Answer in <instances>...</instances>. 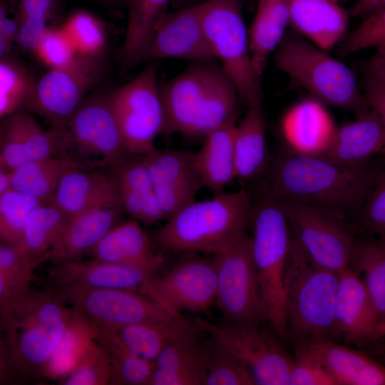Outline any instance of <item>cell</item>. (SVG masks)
I'll use <instances>...</instances> for the list:
<instances>
[{
  "label": "cell",
  "mask_w": 385,
  "mask_h": 385,
  "mask_svg": "<svg viewBox=\"0 0 385 385\" xmlns=\"http://www.w3.org/2000/svg\"><path fill=\"white\" fill-rule=\"evenodd\" d=\"M68 217L52 203L36 207L26 222L19 251L31 260H48Z\"/></svg>",
  "instance_id": "38"
},
{
  "label": "cell",
  "mask_w": 385,
  "mask_h": 385,
  "mask_svg": "<svg viewBox=\"0 0 385 385\" xmlns=\"http://www.w3.org/2000/svg\"><path fill=\"white\" fill-rule=\"evenodd\" d=\"M290 24L324 51L332 48L345 35L349 17L330 0H287Z\"/></svg>",
  "instance_id": "27"
},
{
  "label": "cell",
  "mask_w": 385,
  "mask_h": 385,
  "mask_svg": "<svg viewBox=\"0 0 385 385\" xmlns=\"http://www.w3.org/2000/svg\"><path fill=\"white\" fill-rule=\"evenodd\" d=\"M236 179L245 182L257 176L267 164L266 124L262 103L248 106L235 135Z\"/></svg>",
  "instance_id": "32"
},
{
  "label": "cell",
  "mask_w": 385,
  "mask_h": 385,
  "mask_svg": "<svg viewBox=\"0 0 385 385\" xmlns=\"http://www.w3.org/2000/svg\"><path fill=\"white\" fill-rule=\"evenodd\" d=\"M117 182L120 206L134 220L148 225L165 220L141 156L110 166Z\"/></svg>",
  "instance_id": "28"
},
{
  "label": "cell",
  "mask_w": 385,
  "mask_h": 385,
  "mask_svg": "<svg viewBox=\"0 0 385 385\" xmlns=\"http://www.w3.org/2000/svg\"><path fill=\"white\" fill-rule=\"evenodd\" d=\"M363 93L369 108L378 115L385 131V83L365 79Z\"/></svg>",
  "instance_id": "53"
},
{
  "label": "cell",
  "mask_w": 385,
  "mask_h": 385,
  "mask_svg": "<svg viewBox=\"0 0 385 385\" xmlns=\"http://www.w3.org/2000/svg\"><path fill=\"white\" fill-rule=\"evenodd\" d=\"M354 120L337 128L327 148L319 156L335 163L362 168L385 148V131L378 115L369 108Z\"/></svg>",
  "instance_id": "25"
},
{
  "label": "cell",
  "mask_w": 385,
  "mask_h": 385,
  "mask_svg": "<svg viewBox=\"0 0 385 385\" xmlns=\"http://www.w3.org/2000/svg\"><path fill=\"white\" fill-rule=\"evenodd\" d=\"M215 304L230 324H260L266 319L252 252L246 232L233 246L215 255Z\"/></svg>",
  "instance_id": "13"
},
{
  "label": "cell",
  "mask_w": 385,
  "mask_h": 385,
  "mask_svg": "<svg viewBox=\"0 0 385 385\" xmlns=\"http://www.w3.org/2000/svg\"><path fill=\"white\" fill-rule=\"evenodd\" d=\"M166 58L195 62L215 58L205 34L197 6L167 14L158 26L142 61Z\"/></svg>",
  "instance_id": "20"
},
{
  "label": "cell",
  "mask_w": 385,
  "mask_h": 385,
  "mask_svg": "<svg viewBox=\"0 0 385 385\" xmlns=\"http://www.w3.org/2000/svg\"><path fill=\"white\" fill-rule=\"evenodd\" d=\"M170 0H129V11L119 61L130 68L142 62L158 26L167 15Z\"/></svg>",
  "instance_id": "34"
},
{
  "label": "cell",
  "mask_w": 385,
  "mask_h": 385,
  "mask_svg": "<svg viewBox=\"0 0 385 385\" xmlns=\"http://www.w3.org/2000/svg\"><path fill=\"white\" fill-rule=\"evenodd\" d=\"M45 204L31 195L13 190L0 196V239L1 243L18 247L31 212Z\"/></svg>",
  "instance_id": "44"
},
{
  "label": "cell",
  "mask_w": 385,
  "mask_h": 385,
  "mask_svg": "<svg viewBox=\"0 0 385 385\" xmlns=\"http://www.w3.org/2000/svg\"><path fill=\"white\" fill-rule=\"evenodd\" d=\"M365 79L385 83V43L377 47L376 52L364 66Z\"/></svg>",
  "instance_id": "54"
},
{
  "label": "cell",
  "mask_w": 385,
  "mask_h": 385,
  "mask_svg": "<svg viewBox=\"0 0 385 385\" xmlns=\"http://www.w3.org/2000/svg\"><path fill=\"white\" fill-rule=\"evenodd\" d=\"M384 173L370 165L351 168L319 155H279L266 190L278 198L301 201L343 217L359 213Z\"/></svg>",
  "instance_id": "2"
},
{
  "label": "cell",
  "mask_w": 385,
  "mask_h": 385,
  "mask_svg": "<svg viewBox=\"0 0 385 385\" xmlns=\"http://www.w3.org/2000/svg\"><path fill=\"white\" fill-rule=\"evenodd\" d=\"M208 43L247 106L262 103L260 76L251 58L241 0H207L197 5Z\"/></svg>",
  "instance_id": "8"
},
{
  "label": "cell",
  "mask_w": 385,
  "mask_h": 385,
  "mask_svg": "<svg viewBox=\"0 0 385 385\" xmlns=\"http://www.w3.org/2000/svg\"><path fill=\"white\" fill-rule=\"evenodd\" d=\"M307 345L338 385H385V365L364 351L325 339Z\"/></svg>",
  "instance_id": "29"
},
{
  "label": "cell",
  "mask_w": 385,
  "mask_h": 385,
  "mask_svg": "<svg viewBox=\"0 0 385 385\" xmlns=\"http://www.w3.org/2000/svg\"><path fill=\"white\" fill-rule=\"evenodd\" d=\"M237 118L209 133L201 148L196 152V161L203 188L216 193L236 179L235 135Z\"/></svg>",
  "instance_id": "30"
},
{
  "label": "cell",
  "mask_w": 385,
  "mask_h": 385,
  "mask_svg": "<svg viewBox=\"0 0 385 385\" xmlns=\"http://www.w3.org/2000/svg\"><path fill=\"white\" fill-rule=\"evenodd\" d=\"M381 353V355H382L381 359H382L383 361L385 363V346H384L383 351Z\"/></svg>",
  "instance_id": "60"
},
{
  "label": "cell",
  "mask_w": 385,
  "mask_h": 385,
  "mask_svg": "<svg viewBox=\"0 0 385 385\" xmlns=\"http://www.w3.org/2000/svg\"><path fill=\"white\" fill-rule=\"evenodd\" d=\"M217 271L215 258L190 257L163 275L145 281L139 291L178 317L183 312L209 313L215 304Z\"/></svg>",
  "instance_id": "16"
},
{
  "label": "cell",
  "mask_w": 385,
  "mask_h": 385,
  "mask_svg": "<svg viewBox=\"0 0 385 385\" xmlns=\"http://www.w3.org/2000/svg\"><path fill=\"white\" fill-rule=\"evenodd\" d=\"M93 340V326L74 312L73 319L56 349L45 376L63 378L76 366Z\"/></svg>",
  "instance_id": "42"
},
{
  "label": "cell",
  "mask_w": 385,
  "mask_h": 385,
  "mask_svg": "<svg viewBox=\"0 0 385 385\" xmlns=\"http://www.w3.org/2000/svg\"><path fill=\"white\" fill-rule=\"evenodd\" d=\"M278 199L292 233L315 263L336 272L348 267L356 237L345 217L307 202Z\"/></svg>",
  "instance_id": "12"
},
{
  "label": "cell",
  "mask_w": 385,
  "mask_h": 385,
  "mask_svg": "<svg viewBox=\"0 0 385 385\" xmlns=\"http://www.w3.org/2000/svg\"><path fill=\"white\" fill-rule=\"evenodd\" d=\"M94 339L106 354L112 367V384L147 385L153 361L128 351L108 328L94 327Z\"/></svg>",
  "instance_id": "39"
},
{
  "label": "cell",
  "mask_w": 385,
  "mask_h": 385,
  "mask_svg": "<svg viewBox=\"0 0 385 385\" xmlns=\"http://www.w3.org/2000/svg\"><path fill=\"white\" fill-rule=\"evenodd\" d=\"M54 26L46 23L24 21L19 23L16 43L19 48L34 55L48 29Z\"/></svg>",
  "instance_id": "52"
},
{
  "label": "cell",
  "mask_w": 385,
  "mask_h": 385,
  "mask_svg": "<svg viewBox=\"0 0 385 385\" xmlns=\"http://www.w3.org/2000/svg\"><path fill=\"white\" fill-rule=\"evenodd\" d=\"M196 328L193 322L191 324L186 320L181 322H141L108 329L131 353L154 362L169 341Z\"/></svg>",
  "instance_id": "37"
},
{
  "label": "cell",
  "mask_w": 385,
  "mask_h": 385,
  "mask_svg": "<svg viewBox=\"0 0 385 385\" xmlns=\"http://www.w3.org/2000/svg\"><path fill=\"white\" fill-rule=\"evenodd\" d=\"M54 289L66 305L94 327L117 328L141 322L186 321L138 289L80 287Z\"/></svg>",
  "instance_id": "11"
},
{
  "label": "cell",
  "mask_w": 385,
  "mask_h": 385,
  "mask_svg": "<svg viewBox=\"0 0 385 385\" xmlns=\"http://www.w3.org/2000/svg\"><path fill=\"white\" fill-rule=\"evenodd\" d=\"M139 222L134 219L118 222L88 253L94 259L115 263L164 264Z\"/></svg>",
  "instance_id": "31"
},
{
  "label": "cell",
  "mask_w": 385,
  "mask_h": 385,
  "mask_svg": "<svg viewBox=\"0 0 385 385\" xmlns=\"http://www.w3.org/2000/svg\"><path fill=\"white\" fill-rule=\"evenodd\" d=\"M164 135L203 137L237 117L238 91L224 71L207 61L195 62L160 87Z\"/></svg>",
  "instance_id": "3"
},
{
  "label": "cell",
  "mask_w": 385,
  "mask_h": 385,
  "mask_svg": "<svg viewBox=\"0 0 385 385\" xmlns=\"http://www.w3.org/2000/svg\"><path fill=\"white\" fill-rule=\"evenodd\" d=\"M192 322L245 364L256 384L289 385L294 359L260 324H217L200 317L192 319Z\"/></svg>",
  "instance_id": "14"
},
{
  "label": "cell",
  "mask_w": 385,
  "mask_h": 385,
  "mask_svg": "<svg viewBox=\"0 0 385 385\" xmlns=\"http://www.w3.org/2000/svg\"><path fill=\"white\" fill-rule=\"evenodd\" d=\"M141 159L165 220L195 200L203 188L196 152L155 148Z\"/></svg>",
  "instance_id": "18"
},
{
  "label": "cell",
  "mask_w": 385,
  "mask_h": 385,
  "mask_svg": "<svg viewBox=\"0 0 385 385\" xmlns=\"http://www.w3.org/2000/svg\"><path fill=\"white\" fill-rule=\"evenodd\" d=\"M42 262L23 255L16 246L0 245V308L30 289L34 271Z\"/></svg>",
  "instance_id": "41"
},
{
  "label": "cell",
  "mask_w": 385,
  "mask_h": 385,
  "mask_svg": "<svg viewBox=\"0 0 385 385\" xmlns=\"http://www.w3.org/2000/svg\"><path fill=\"white\" fill-rule=\"evenodd\" d=\"M384 151L385 152V148L384 149Z\"/></svg>",
  "instance_id": "63"
},
{
  "label": "cell",
  "mask_w": 385,
  "mask_h": 385,
  "mask_svg": "<svg viewBox=\"0 0 385 385\" xmlns=\"http://www.w3.org/2000/svg\"><path fill=\"white\" fill-rule=\"evenodd\" d=\"M78 54L59 26L48 29L34 53L37 60L48 69L66 67L75 60Z\"/></svg>",
  "instance_id": "48"
},
{
  "label": "cell",
  "mask_w": 385,
  "mask_h": 385,
  "mask_svg": "<svg viewBox=\"0 0 385 385\" xmlns=\"http://www.w3.org/2000/svg\"><path fill=\"white\" fill-rule=\"evenodd\" d=\"M112 367L109 359L94 339L78 363L62 378L64 385H102L111 384Z\"/></svg>",
  "instance_id": "46"
},
{
  "label": "cell",
  "mask_w": 385,
  "mask_h": 385,
  "mask_svg": "<svg viewBox=\"0 0 385 385\" xmlns=\"http://www.w3.org/2000/svg\"><path fill=\"white\" fill-rule=\"evenodd\" d=\"M348 267L364 274V282L379 316L381 336L385 325V240L374 236L356 238Z\"/></svg>",
  "instance_id": "36"
},
{
  "label": "cell",
  "mask_w": 385,
  "mask_h": 385,
  "mask_svg": "<svg viewBox=\"0 0 385 385\" xmlns=\"http://www.w3.org/2000/svg\"><path fill=\"white\" fill-rule=\"evenodd\" d=\"M68 151L93 168L109 167L126 158L119 128L108 93L88 96L66 126Z\"/></svg>",
  "instance_id": "15"
},
{
  "label": "cell",
  "mask_w": 385,
  "mask_h": 385,
  "mask_svg": "<svg viewBox=\"0 0 385 385\" xmlns=\"http://www.w3.org/2000/svg\"><path fill=\"white\" fill-rule=\"evenodd\" d=\"M379 314L364 280L349 267L339 272L335 304V336L346 344L365 346L380 339Z\"/></svg>",
  "instance_id": "19"
},
{
  "label": "cell",
  "mask_w": 385,
  "mask_h": 385,
  "mask_svg": "<svg viewBox=\"0 0 385 385\" xmlns=\"http://www.w3.org/2000/svg\"><path fill=\"white\" fill-rule=\"evenodd\" d=\"M163 264H123L93 259L57 263L51 276L56 289L63 287L139 289L158 274Z\"/></svg>",
  "instance_id": "21"
},
{
  "label": "cell",
  "mask_w": 385,
  "mask_h": 385,
  "mask_svg": "<svg viewBox=\"0 0 385 385\" xmlns=\"http://www.w3.org/2000/svg\"><path fill=\"white\" fill-rule=\"evenodd\" d=\"M99 168L74 169L68 172L50 203L68 218L93 209L121 207L116 180L111 173Z\"/></svg>",
  "instance_id": "22"
},
{
  "label": "cell",
  "mask_w": 385,
  "mask_h": 385,
  "mask_svg": "<svg viewBox=\"0 0 385 385\" xmlns=\"http://www.w3.org/2000/svg\"><path fill=\"white\" fill-rule=\"evenodd\" d=\"M385 9V0H357L352 14L363 19Z\"/></svg>",
  "instance_id": "56"
},
{
  "label": "cell",
  "mask_w": 385,
  "mask_h": 385,
  "mask_svg": "<svg viewBox=\"0 0 385 385\" xmlns=\"http://www.w3.org/2000/svg\"><path fill=\"white\" fill-rule=\"evenodd\" d=\"M4 331L1 372L24 379L45 376L48 364L70 326L73 310L55 289L27 290L0 309Z\"/></svg>",
  "instance_id": "1"
},
{
  "label": "cell",
  "mask_w": 385,
  "mask_h": 385,
  "mask_svg": "<svg viewBox=\"0 0 385 385\" xmlns=\"http://www.w3.org/2000/svg\"><path fill=\"white\" fill-rule=\"evenodd\" d=\"M298 32L285 34L274 55L277 68L324 104L361 113L369 108L355 76Z\"/></svg>",
  "instance_id": "7"
},
{
  "label": "cell",
  "mask_w": 385,
  "mask_h": 385,
  "mask_svg": "<svg viewBox=\"0 0 385 385\" xmlns=\"http://www.w3.org/2000/svg\"><path fill=\"white\" fill-rule=\"evenodd\" d=\"M66 127L43 128L23 110L7 115L0 125V168L13 171L21 165L53 156H67Z\"/></svg>",
  "instance_id": "17"
},
{
  "label": "cell",
  "mask_w": 385,
  "mask_h": 385,
  "mask_svg": "<svg viewBox=\"0 0 385 385\" xmlns=\"http://www.w3.org/2000/svg\"><path fill=\"white\" fill-rule=\"evenodd\" d=\"M13 190L12 171L0 168V196Z\"/></svg>",
  "instance_id": "57"
},
{
  "label": "cell",
  "mask_w": 385,
  "mask_h": 385,
  "mask_svg": "<svg viewBox=\"0 0 385 385\" xmlns=\"http://www.w3.org/2000/svg\"><path fill=\"white\" fill-rule=\"evenodd\" d=\"M127 153L143 156L156 148L165 128V112L155 63L108 93Z\"/></svg>",
  "instance_id": "9"
},
{
  "label": "cell",
  "mask_w": 385,
  "mask_h": 385,
  "mask_svg": "<svg viewBox=\"0 0 385 385\" xmlns=\"http://www.w3.org/2000/svg\"><path fill=\"white\" fill-rule=\"evenodd\" d=\"M252 197V252L266 320L282 342L288 339L284 275L291 227L279 200L266 190Z\"/></svg>",
  "instance_id": "6"
},
{
  "label": "cell",
  "mask_w": 385,
  "mask_h": 385,
  "mask_svg": "<svg viewBox=\"0 0 385 385\" xmlns=\"http://www.w3.org/2000/svg\"><path fill=\"white\" fill-rule=\"evenodd\" d=\"M14 43L6 38L0 36V58L14 56L13 53Z\"/></svg>",
  "instance_id": "58"
},
{
  "label": "cell",
  "mask_w": 385,
  "mask_h": 385,
  "mask_svg": "<svg viewBox=\"0 0 385 385\" xmlns=\"http://www.w3.org/2000/svg\"><path fill=\"white\" fill-rule=\"evenodd\" d=\"M290 24L287 0H260L255 17L248 31L253 66L261 76L267 61L278 48Z\"/></svg>",
  "instance_id": "33"
},
{
  "label": "cell",
  "mask_w": 385,
  "mask_h": 385,
  "mask_svg": "<svg viewBox=\"0 0 385 385\" xmlns=\"http://www.w3.org/2000/svg\"><path fill=\"white\" fill-rule=\"evenodd\" d=\"M78 54H106L107 33L103 23L91 13L78 10L59 25Z\"/></svg>",
  "instance_id": "43"
},
{
  "label": "cell",
  "mask_w": 385,
  "mask_h": 385,
  "mask_svg": "<svg viewBox=\"0 0 385 385\" xmlns=\"http://www.w3.org/2000/svg\"><path fill=\"white\" fill-rule=\"evenodd\" d=\"M360 224L371 236L385 240V173L358 213Z\"/></svg>",
  "instance_id": "51"
},
{
  "label": "cell",
  "mask_w": 385,
  "mask_h": 385,
  "mask_svg": "<svg viewBox=\"0 0 385 385\" xmlns=\"http://www.w3.org/2000/svg\"><path fill=\"white\" fill-rule=\"evenodd\" d=\"M330 1H334V2H335V3H337V2H339V1H344V0H330Z\"/></svg>",
  "instance_id": "61"
},
{
  "label": "cell",
  "mask_w": 385,
  "mask_h": 385,
  "mask_svg": "<svg viewBox=\"0 0 385 385\" xmlns=\"http://www.w3.org/2000/svg\"><path fill=\"white\" fill-rule=\"evenodd\" d=\"M36 79L15 56L0 58V118L25 108Z\"/></svg>",
  "instance_id": "40"
},
{
  "label": "cell",
  "mask_w": 385,
  "mask_h": 385,
  "mask_svg": "<svg viewBox=\"0 0 385 385\" xmlns=\"http://www.w3.org/2000/svg\"><path fill=\"white\" fill-rule=\"evenodd\" d=\"M93 168H96L66 155L29 162L12 171L14 189L49 203L68 172Z\"/></svg>",
  "instance_id": "35"
},
{
  "label": "cell",
  "mask_w": 385,
  "mask_h": 385,
  "mask_svg": "<svg viewBox=\"0 0 385 385\" xmlns=\"http://www.w3.org/2000/svg\"><path fill=\"white\" fill-rule=\"evenodd\" d=\"M385 43V9L365 19L361 24L347 35L340 46L342 56L366 49L379 47Z\"/></svg>",
  "instance_id": "49"
},
{
  "label": "cell",
  "mask_w": 385,
  "mask_h": 385,
  "mask_svg": "<svg viewBox=\"0 0 385 385\" xmlns=\"http://www.w3.org/2000/svg\"><path fill=\"white\" fill-rule=\"evenodd\" d=\"M208 349L205 385L256 384L249 367L226 348L213 340Z\"/></svg>",
  "instance_id": "45"
},
{
  "label": "cell",
  "mask_w": 385,
  "mask_h": 385,
  "mask_svg": "<svg viewBox=\"0 0 385 385\" xmlns=\"http://www.w3.org/2000/svg\"><path fill=\"white\" fill-rule=\"evenodd\" d=\"M339 272L318 265L292 232L284 275L288 338L297 345L335 336V304Z\"/></svg>",
  "instance_id": "5"
},
{
  "label": "cell",
  "mask_w": 385,
  "mask_h": 385,
  "mask_svg": "<svg viewBox=\"0 0 385 385\" xmlns=\"http://www.w3.org/2000/svg\"><path fill=\"white\" fill-rule=\"evenodd\" d=\"M121 207L91 210L68 219L58 239L48 253L56 263L81 259L118 223Z\"/></svg>",
  "instance_id": "26"
},
{
  "label": "cell",
  "mask_w": 385,
  "mask_h": 385,
  "mask_svg": "<svg viewBox=\"0 0 385 385\" xmlns=\"http://www.w3.org/2000/svg\"><path fill=\"white\" fill-rule=\"evenodd\" d=\"M19 23L34 21L57 26L66 0H6Z\"/></svg>",
  "instance_id": "50"
},
{
  "label": "cell",
  "mask_w": 385,
  "mask_h": 385,
  "mask_svg": "<svg viewBox=\"0 0 385 385\" xmlns=\"http://www.w3.org/2000/svg\"><path fill=\"white\" fill-rule=\"evenodd\" d=\"M107 66L105 54H78L68 66L48 69L36 79L24 109L45 118L53 127H66L88 92L105 77Z\"/></svg>",
  "instance_id": "10"
},
{
  "label": "cell",
  "mask_w": 385,
  "mask_h": 385,
  "mask_svg": "<svg viewBox=\"0 0 385 385\" xmlns=\"http://www.w3.org/2000/svg\"><path fill=\"white\" fill-rule=\"evenodd\" d=\"M19 22L11 12L6 0H0V36L16 42Z\"/></svg>",
  "instance_id": "55"
},
{
  "label": "cell",
  "mask_w": 385,
  "mask_h": 385,
  "mask_svg": "<svg viewBox=\"0 0 385 385\" xmlns=\"http://www.w3.org/2000/svg\"><path fill=\"white\" fill-rule=\"evenodd\" d=\"M289 385H338L321 359L307 346L297 345Z\"/></svg>",
  "instance_id": "47"
},
{
  "label": "cell",
  "mask_w": 385,
  "mask_h": 385,
  "mask_svg": "<svg viewBox=\"0 0 385 385\" xmlns=\"http://www.w3.org/2000/svg\"><path fill=\"white\" fill-rule=\"evenodd\" d=\"M103 1H118V0H103Z\"/></svg>",
  "instance_id": "62"
},
{
  "label": "cell",
  "mask_w": 385,
  "mask_h": 385,
  "mask_svg": "<svg viewBox=\"0 0 385 385\" xmlns=\"http://www.w3.org/2000/svg\"><path fill=\"white\" fill-rule=\"evenodd\" d=\"M209 349L194 330L169 341L154 361L147 385H205Z\"/></svg>",
  "instance_id": "23"
},
{
  "label": "cell",
  "mask_w": 385,
  "mask_h": 385,
  "mask_svg": "<svg viewBox=\"0 0 385 385\" xmlns=\"http://www.w3.org/2000/svg\"><path fill=\"white\" fill-rule=\"evenodd\" d=\"M381 338L385 337V325L381 329Z\"/></svg>",
  "instance_id": "59"
},
{
  "label": "cell",
  "mask_w": 385,
  "mask_h": 385,
  "mask_svg": "<svg viewBox=\"0 0 385 385\" xmlns=\"http://www.w3.org/2000/svg\"><path fill=\"white\" fill-rule=\"evenodd\" d=\"M337 127L324 104L311 98L292 106L281 121V132L292 153L320 155L330 144Z\"/></svg>",
  "instance_id": "24"
},
{
  "label": "cell",
  "mask_w": 385,
  "mask_h": 385,
  "mask_svg": "<svg viewBox=\"0 0 385 385\" xmlns=\"http://www.w3.org/2000/svg\"><path fill=\"white\" fill-rule=\"evenodd\" d=\"M252 209L251 193L245 189L217 193L194 200L165 220L156 239L174 252L218 255L233 246L245 233Z\"/></svg>",
  "instance_id": "4"
}]
</instances>
